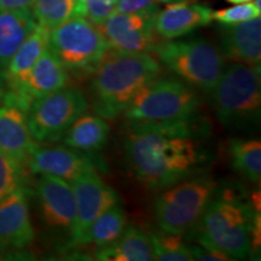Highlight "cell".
<instances>
[{
	"label": "cell",
	"mask_w": 261,
	"mask_h": 261,
	"mask_svg": "<svg viewBox=\"0 0 261 261\" xmlns=\"http://www.w3.org/2000/svg\"><path fill=\"white\" fill-rule=\"evenodd\" d=\"M76 205V224L70 246H81L87 228L104 212L119 203V195L107 184L96 169L70 182Z\"/></svg>",
	"instance_id": "12"
},
{
	"label": "cell",
	"mask_w": 261,
	"mask_h": 261,
	"mask_svg": "<svg viewBox=\"0 0 261 261\" xmlns=\"http://www.w3.org/2000/svg\"><path fill=\"white\" fill-rule=\"evenodd\" d=\"M37 24L31 9L0 11V69H5Z\"/></svg>",
	"instance_id": "19"
},
{
	"label": "cell",
	"mask_w": 261,
	"mask_h": 261,
	"mask_svg": "<svg viewBox=\"0 0 261 261\" xmlns=\"http://www.w3.org/2000/svg\"><path fill=\"white\" fill-rule=\"evenodd\" d=\"M227 3H231V4H243V3H248V2H253V0H226Z\"/></svg>",
	"instance_id": "33"
},
{
	"label": "cell",
	"mask_w": 261,
	"mask_h": 261,
	"mask_svg": "<svg viewBox=\"0 0 261 261\" xmlns=\"http://www.w3.org/2000/svg\"><path fill=\"white\" fill-rule=\"evenodd\" d=\"M192 257L194 260H203V261H226L231 260L224 253L218 252V250L210 249V248L204 247H191Z\"/></svg>",
	"instance_id": "31"
},
{
	"label": "cell",
	"mask_w": 261,
	"mask_h": 261,
	"mask_svg": "<svg viewBox=\"0 0 261 261\" xmlns=\"http://www.w3.org/2000/svg\"><path fill=\"white\" fill-rule=\"evenodd\" d=\"M4 92H5V90H4V83H3L2 76H0V99H2V97H3V94H4Z\"/></svg>",
	"instance_id": "34"
},
{
	"label": "cell",
	"mask_w": 261,
	"mask_h": 261,
	"mask_svg": "<svg viewBox=\"0 0 261 261\" xmlns=\"http://www.w3.org/2000/svg\"><path fill=\"white\" fill-rule=\"evenodd\" d=\"M126 225L127 218L125 211L117 203L100 214L90 225L83 238L81 246L94 244L99 248L110 246L123 233Z\"/></svg>",
	"instance_id": "23"
},
{
	"label": "cell",
	"mask_w": 261,
	"mask_h": 261,
	"mask_svg": "<svg viewBox=\"0 0 261 261\" xmlns=\"http://www.w3.org/2000/svg\"><path fill=\"white\" fill-rule=\"evenodd\" d=\"M68 80V70L47 47L32 69L21 80L8 87L5 93L29 109L33 100L67 86Z\"/></svg>",
	"instance_id": "13"
},
{
	"label": "cell",
	"mask_w": 261,
	"mask_h": 261,
	"mask_svg": "<svg viewBox=\"0 0 261 261\" xmlns=\"http://www.w3.org/2000/svg\"><path fill=\"white\" fill-rule=\"evenodd\" d=\"M165 0H117L115 4V11L122 14H132L140 12L154 8H159V3Z\"/></svg>",
	"instance_id": "30"
},
{
	"label": "cell",
	"mask_w": 261,
	"mask_h": 261,
	"mask_svg": "<svg viewBox=\"0 0 261 261\" xmlns=\"http://www.w3.org/2000/svg\"><path fill=\"white\" fill-rule=\"evenodd\" d=\"M28 167L34 174H48L71 182L84 173L93 171L92 159L68 146L39 148L28 159Z\"/></svg>",
	"instance_id": "16"
},
{
	"label": "cell",
	"mask_w": 261,
	"mask_h": 261,
	"mask_svg": "<svg viewBox=\"0 0 261 261\" xmlns=\"http://www.w3.org/2000/svg\"><path fill=\"white\" fill-rule=\"evenodd\" d=\"M48 34L50 29L40 24H37V27L33 29L5 69H3L4 71L0 76L6 86L10 87L21 80L32 69L33 65L37 63L48 46Z\"/></svg>",
	"instance_id": "20"
},
{
	"label": "cell",
	"mask_w": 261,
	"mask_h": 261,
	"mask_svg": "<svg viewBox=\"0 0 261 261\" xmlns=\"http://www.w3.org/2000/svg\"><path fill=\"white\" fill-rule=\"evenodd\" d=\"M221 52L234 63L260 68L261 18L240 24L224 25L221 31Z\"/></svg>",
	"instance_id": "18"
},
{
	"label": "cell",
	"mask_w": 261,
	"mask_h": 261,
	"mask_svg": "<svg viewBox=\"0 0 261 261\" xmlns=\"http://www.w3.org/2000/svg\"><path fill=\"white\" fill-rule=\"evenodd\" d=\"M161 65L148 52H108L92 73L90 92L98 116L116 119L145 85L159 77Z\"/></svg>",
	"instance_id": "2"
},
{
	"label": "cell",
	"mask_w": 261,
	"mask_h": 261,
	"mask_svg": "<svg viewBox=\"0 0 261 261\" xmlns=\"http://www.w3.org/2000/svg\"><path fill=\"white\" fill-rule=\"evenodd\" d=\"M261 16V10L257 9L254 3L248 2L243 4H234L231 8L217 10L213 11L212 17L223 25L240 24L250 19L257 18Z\"/></svg>",
	"instance_id": "28"
},
{
	"label": "cell",
	"mask_w": 261,
	"mask_h": 261,
	"mask_svg": "<svg viewBox=\"0 0 261 261\" xmlns=\"http://www.w3.org/2000/svg\"><path fill=\"white\" fill-rule=\"evenodd\" d=\"M48 50L68 71L92 74L110 51L109 42L97 24L75 17L50 29Z\"/></svg>",
	"instance_id": "7"
},
{
	"label": "cell",
	"mask_w": 261,
	"mask_h": 261,
	"mask_svg": "<svg viewBox=\"0 0 261 261\" xmlns=\"http://www.w3.org/2000/svg\"><path fill=\"white\" fill-rule=\"evenodd\" d=\"M159 8L122 14L114 11L98 28L109 42L110 48L122 52H154L160 42L154 27Z\"/></svg>",
	"instance_id": "10"
},
{
	"label": "cell",
	"mask_w": 261,
	"mask_h": 261,
	"mask_svg": "<svg viewBox=\"0 0 261 261\" xmlns=\"http://www.w3.org/2000/svg\"><path fill=\"white\" fill-rule=\"evenodd\" d=\"M154 52L179 79L205 93L213 91L225 69L223 52L203 38L160 42Z\"/></svg>",
	"instance_id": "6"
},
{
	"label": "cell",
	"mask_w": 261,
	"mask_h": 261,
	"mask_svg": "<svg viewBox=\"0 0 261 261\" xmlns=\"http://www.w3.org/2000/svg\"><path fill=\"white\" fill-rule=\"evenodd\" d=\"M98 260L107 261H151L154 260L150 234L138 227H127L115 242L100 248Z\"/></svg>",
	"instance_id": "22"
},
{
	"label": "cell",
	"mask_w": 261,
	"mask_h": 261,
	"mask_svg": "<svg viewBox=\"0 0 261 261\" xmlns=\"http://www.w3.org/2000/svg\"><path fill=\"white\" fill-rule=\"evenodd\" d=\"M260 68L233 63L225 68L212 91L217 119L226 128L256 126L261 114Z\"/></svg>",
	"instance_id": "4"
},
{
	"label": "cell",
	"mask_w": 261,
	"mask_h": 261,
	"mask_svg": "<svg viewBox=\"0 0 261 261\" xmlns=\"http://www.w3.org/2000/svg\"><path fill=\"white\" fill-rule=\"evenodd\" d=\"M230 152L233 168L252 182H259L261 178V143L259 140L232 139Z\"/></svg>",
	"instance_id": "25"
},
{
	"label": "cell",
	"mask_w": 261,
	"mask_h": 261,
	"mask_svg": "<svg viewBox=\"0 0 261 261\" xmlns=\"http://www.w3.org/2000/svg\"><path fill=\"white\" fill-rule=\"evenodd\" d=\"M34 0H0V11L31 9Z\"/></svg>",
	"instance_id": "32"
},
{
	"label": "cell",
	"mask_w": 261,
	"mask_h": 261,
	"mask_svg": "<svg viewBox=\"0 0 261 261\" xmlns=\"http://www.w3.org/2000/svg\"><path fill=\"white\" fill-rule=\"evenodd\" d=\"M109 130L106 119L85 113L71 123L62 139L71 149L81 152H96L107 144Z\"/></svg>",
	"instance_id": "21"
},
{
	"label": "cell",
	"mask_w": 261,
	"mask_h": 261,
	"mask_svg": "<svg viewBox=\"0 0 261 261\" xmlns=\"http://www.w3.org/2000/svg\"><path fill=\"white\" fill-rule=\"evenodd\" d=\"M89 109L80 90L62 87L33 100L27 113L28 127L37 143L51 144L63 138L77 117Z\"/></svg>",
	"instance_id": "9"
},
{
	"label": "cell",
	"mask_w": 261,
	"mask_h": 261,
	"mask_svg": "<svg viewBox=\"0 0 261 261\" xmlns=\"http://www.w3.org/2000/svg\"><path fill=\"white\" fill-rule=\"evenodd\" d=\"M256 215L248 203L237 198H212L196 224L200 246L224 253L231 260L246 259L252 252Z\"/></svg>",
	"instance_id": "3"
},
{
	"label": "cell",
	"mask_w": 261,
	"mask_h": 261,
	"mask_svg": "<svg viewBox=\"0 0 261 261\" xmlns=\"http://www.w3.org/2000/svg\"><path fill=\"white\" fill-rule=\"evenodd\" d=\"M154 252V260L160 261H191V247L184 242L181 234L161 231L150 234Z\"/></svg>",
	"instance_id": "26"
},
{
	"label": "cell",
	"mask_w": 261,
	"mask_h": 261,
	"mask_svg": "<svg viewBox=\"0 0 261 261\" xmlns=\"http://www.w3.org/2000/svg\"><path fill=\"white\" fill-rule=\"evenodd\" d=\"M212 14L213 10L201 3H169L156 12L155 32L166 40H173L210 24L213 21Z\"/></svg>",
	"instance_id": "17"
},
{
	"label": "cell",
	"mask_w": 261,
	"mask_h": 261,
	"mask_svg": "<svg viewBox=\"0 0 261 261\" xmlns=\"http://www.w3.org/2000/svg\"><path fill=\"white\" fill-rule=\"evenodd\" d=\"M165 2H179V0H165Z\"/></svg>",
	"instance_id": "35"
},
{
	"label": "cell",
	"mask_w": 261,
	"mask_h": 261,
	"mask_svg": "<svg viewBox=\"0 0 261 261\" xmlns=\"http://www.w3.org/2000/svg\"><path fill=\"white\" fill-rule=\"evenodd\" d=\"M31 10L37 23L47 29L86 15L83 0H34Z\"/></svg>",
	"instance_id": "24"
},
{
	"label": "cell",
	"mask_w": 261,
	"mask_h": 261,
	"mask_svg": "<svg viewBox=\"0 0 261 261\" xmlns=\"http://www.w3.org/2000/svg\"><path fill=\"white\" fill-rule=\"evenodd\" d=\"M173 187V185H172ZM217 184L208 178L179 181L155 202V215L162 231L184 234L194 230L214 197Z\"/></svg>",
	"instance_id": "8"
},
{
	"label": "cell",
	"mask_w": 261,
	"mask_h": 261,
	"mask_svg": "<svg viewBox=\"0 0 261 261\" xmlns=\"http://www.w3.org/2000/svg\"><path fill=\"white\" fill-rule=\"evenodd\" d=\"M113 2H115V3H116V2H117V0H113Z\"/></svg>",
	"instance_id": "36"
},
{
	"label": "cell",
	"mask_w": 261,
	"mask_h": 261,
	"mask_svg": "<svg viewBox=\"0 0 261 261\" xmlns=\"http://www.w3.org/2000/svg\"><path fill=\"white\" fill-rule=\"evenodd\" d=\"M0 106V151L16 161L27 163L39 148L28 127V109L10 94H3Z\"/></svg>",
	"instance_id": "14"
},
{
	"label": "cell",
	"mask_w": 261,
	"mask_h": 261,
	"mask_svg": "<svg viewBox=\"0 0 261 261\" xmlns=\"http://www.w3.org/2000/svg\"><path fill=\"white\" fill-rule=\"evenodd\" d=\"M34 237L27 189L19 188L0 201V252L23 249Z\"/></svg>",
	"instance_id": "15"
},
{
	"label": "cell",
	"mask_w": 261,
	"mask_h": 261,
	"mask_svg": "<svg viewBox=\"0 0 261 261\" xmlns=\"http://www.w3.org/2000/svg\"><path fill=\"white\" fill-rule=\"evenodd\" d=\"M85 5V17L94 24H100L115 11V2L113 0H83Z\"/></svg>",
	"instance_id": "29"
},
{
	"label": "cell",
	"mask_w": 261,
	"mask_h": 261,
	"mask_svg": "<svg viewBox=\"0 0 261 261\" xmlns=\"http://www.w3.org/2000/svg\"><path fill=\"white\" fill-rule=\"evenodd\" d=\"M40 175L35 187L40 219L55 233L67 234L71 244L76 224V205L71 184L54 175Z\"/></svg>",
	"instance_id": "11"
},
{
	"label": "cell",
	"mask_w": 261,
	"mask_h": 261,
	"mask_svg": "<svg viewBox=\"0 0 261 261\" xmlns=\"http://www.w3.org/2000/svg\"><path fill=\"white\" fill-rule=\"evenodd\" d=\"M201 98L191 87L179 79H158L145 85L126 108L129 125L172 123L194 119Z\"/></svg>",
	"instance_id": "5"
},
{
	"label": "cell",
	"mask_w": 261,
	"mask_h": 261,
	"mask_svg": "<svg viewBox=\"0 0 261 261\" xmlns=\"http://www.w3.org/2000/svg\"><path fill=\"white\" fill-rule=\"evenodd\" d=\"M123 150L130 171L150 189L175 185L194 174L208 160L201 142V129L192 119L129 125Z\"/></svg>",
	"instance_id": "1"
},
{
	"label": "cell",
	"mask_w": 261,
	"mask_h": 261,
	"mask_svg": "<svg viewBox=\"0 0 261 261\" xmlns=\"http://www.w3.org/2000/svg\"><path fill=\"white\" fill-rule=\"evenodd\" d=\"M25 174L23 163L0 151V201L19 188H23Z\"/></svg>",
	"instance_id": "27"
}]
</instances>
